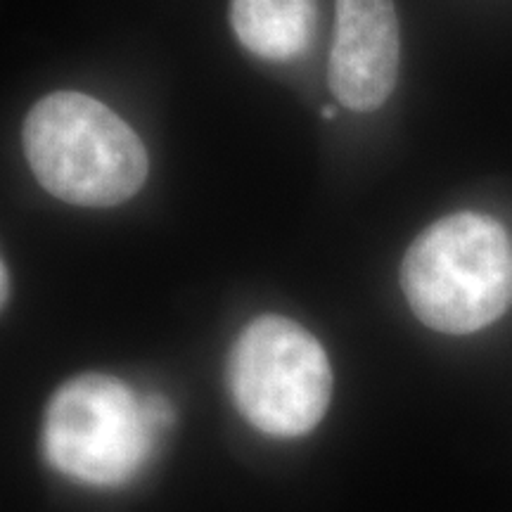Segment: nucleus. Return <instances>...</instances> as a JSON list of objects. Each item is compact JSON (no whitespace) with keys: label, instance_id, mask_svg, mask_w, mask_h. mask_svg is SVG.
<instances>
[{"label":"nucleus","instance_id":"obj_1","mask_svg":"<svg viewBox=\"0 0 512 512\" xmlns=\"http://www.w3.org/2000/svg\"><path fill=\"white\" fill-rule=\"evenodd\" d=\"M401 287L420 323L472 335L512 304V240L501 223L458 211L422 230L401 264Z\"/></svg>","mask_w":512,"mask_h":512},{"label":"nucleus","instance_id":"obj_2","mask_svg":"<svg viewBox=\"0 0 512 512\" xmlns=\"http://www.w3.org/2000/svg\"><path fill=\"white\" fill-rule=\"evenodd\" d=\"M24 155L36 181L76 207H117L147 178L138 133L100 100L76 91L50 93L31 107Z\"/></svg>","mask_w":512,"mask_h":512},{"label":"nucleus","instance_id":"obj_3","mask_svg":"<svg viewBox=\"0 0 512 512\" xmlns=\"http://www.w3.org/2000/svg\"><path fill=\"white\" fill-rule=\"evenodd\" d=\"M171 420L174 408L164 396H138L112 375H79L48 403L43 453L74 482L121 486L147 465Z\"/></svg>","mask_w":512,"mask_h":512},{"label":"nucleus","instance_id":"obj_4","mask_svg":"<svg viewBox=\"0 0 512 512\" xmlns=\"http://www.w3.org/2000/svg\"><path fill=\"white\" fill-rule=\"evenodd\" d=\"M228 387L242 418L259 432L304 437L328 411L332 368L309 330L285 316H261L235 339Z\"/></svg>","mask_w":512,"mask_h":512},{"label":"nucleus","instance_id":"obj_5","mask_svg":"<svg viewBox=\"0 0 512 512\" xmlns=\"http://www.w3.org/2000/svg\"><path fill=\"white\" fill-rule=\"evenodd\" d=\"M401 34L392 0H337L330 88L344 107L373 112L394 93Z\"/></svg>","mask_w":512,"mask_h":512},{"label":"nucleus","instance_id":"obj_6","mask_svg":"<svg viewBox=\"0 0 512 512\" xmlns=\"http://www.w3.org/2000/svg\"><path fill=\"white\" fill-rule=\"evenodd\" d=\"M230 24L249 53L271 62L304 55L316 27L313 0H230Z\"/></svg>","mask_w":512,"mask_h":512},{"label":"nucleus","instance_id":"obj_7","mask_svg":"<svg viewBox=\"0 0 512 512\" xmlns=\"http://www.w3.org/2000/svg\"><path fill=\"white\" fill-rule=\"evenodd\" d=\"M0 283H3V304L8 302V283H10V275H8V266L3 264V275H0Z\"/></svg>","mask_w":512,"mask_h":512},{"label":"nucleus","instance_id":"obj_8","mask_svg":"<svg viewBox=\"0 0 512 512\" xmlns=\"http://www.w3.org/2000/svg\"><path fill=\"white\" fill-rule=\"evenodd\" d=\"M323 117H325V119H335V117H337L335 107H325V110H323Z\"/></svg>","mask_w":512,"mask_h":512}]
</instances>
